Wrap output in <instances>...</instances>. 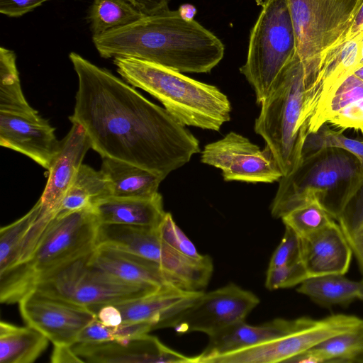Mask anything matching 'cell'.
I'll return each mask as SVG.
<instances>
[{
	"instance_id": "37",
	"label": "cell",
	"mask_w": 363,
	"mask_h": 363,
	"mask_svg": "<svg viewBox=\"0 0 363 363\" xmlns=\"http://www.w3.org/2000/svg\"><path fill=\"white\" fill-rule=\"evenodd\" d=\"M155 230L164 242L184 256L196 260L205 257L206 255L198 252L194 243L176 224L170 213H166Z\"/></svg>"
},
{
	"instance_id": "29",
	"label": "cell",
	"mask_w": 363,
	"mask_h": 363,
	"mask_svg": "<svg viewBox=\"0 0 363 363\" xmlns=\"http://www.w3.org/2000/svg\"><path fill=\"white\" fill-rule=\"evenodd\" d=\"M362 354L363 324L321 342L287 362H359Z\"/></svg>"
},
{
	"instance_id": "25",
	"label": "cell",
	"mask_w": 363,
	"mask_h": 363,
	"mask_svg": "<svg viewBox=\"0 0 363 363\" xmlns=\"http://www.w3.org/2000/svg\"><path fill=\"white\" fill-rule=\"evenodd\" d=\"M100 170L110 182L111 196L118 198L152 197L164 179L146 169L111 157H102Z\"/></svg>"
},
{
	"instance_id": "38",
	"label": "cell",
	"mask_w": 363,
	"mask_h": 363,
	"mask_svg": "<svg viewBox=\"0 0 363 363\" xmlns=\"http://www.w3.org/2000/svg\"><path fill=\"white\" fill-rule=\"evenodd\" d=\"M308 278L301 260L276 267H268L265 287L270 291L286 289L300 284Z\"/></svg>"
},
{
	"instance_id": "48",
	"label": "cell",
	"mask_w": 363,
	"mask_h": 363,
	"mask_svg": "<svg viewBox=\"0 0 363 363\" xmlns=\"http://www.w3.org/2000/svg\"><path fill=\"white\" fill-rule=\"evenodd\" d=\"M359 299L363 302V294L360 296Z\"/></svg>"
},
{
	"instance_id": "30",
	"label": "cell",
	"mask_w": 363,
	"mask_h": 363,
	"mask_svg": "<svg viewBox=\"0 0 363 363\" xmlns=\"http://www.w3.org/2000/svg\"><path fill=\"white\" fill-rule=\"evenodd\" d=\"M143 16L128 0H93L87 18L92 36H98L130 24Z\"/></svg>"
},
{
	"instance_id": "31",
	"label": "cell",
	"mask_w": 363,
	"mask_h": 363,
	"mask_svg": "<svg viewBox=\"0 0 363 363\" xmlns=\"http://www.w3.org/2000/svg\"><path fill=\"white\" fill-rule=\"evenodd\" d=\"M0 111L23 114L38 113L23 95L15 52L2 46L0 48Z\"/></svg>"
},
{
	"instance_id": "20",
	"label": "cell",
	"mask_w": 363,
	"mask_h": 363,
	"mask_svg": "<svg viewBox=\"0 0 363 363\" xmlns=\"http://www.w3.org/2000/svg\"><path fill=\"white\" fill-rule=\"evenodd\" d=\"M89 263L123 281L159 288L176 286L187 290L156 262L108 245H98L91 252Z\"/></svg>"
},
{
	"instance_id": "47",
	"label": "cell",
	"mask_w": 363,
	"mask_h": 363,
	"mask_svg": "<svg viewBox=\"0 0 363 363\" xmlns=\"http://www.w3.org/2000/svg\"><path fill=\"white\" fill-rule=\"evenodd\" d=\"M356 36H360V37L363 38V24H362V25L359 27V28H358V30H357V31L356 34L354 35V36L353 38H354V37H356Z\"/></svg>"
},
{
	"instance_id": "27",
	"label": "cell",
	"mask_w": 363,
	"mask_h": 363,
	"mask_svg": "<svg viewBox=\"0 0 363 363\" xmlns=\"http://www.w3.org/2000/svg\"><path fill=\"white\" fill-rule=\"evenodd\" d=\"M296 291L324 307L347 306L363 294V279L354 281L341 274L309 277Z\"/></svg>"
},
{
	"instance_id": "11",
	"label": "cell",
	"mask_w": 363,
	"mask_h": 363,
	"mask_svg": "<svg viewBox=\"0 0 363 363\" xmlns=\"http://www.w3.org/2000/svg\"><path fill=\"white\" fill-rule=\"evenodd\" d=\"M363 319L347 314H333L321 319L297 318L287 333L259 345L222 354L208 363H274L287 362L335 335L352 330Z\"/></svg>"
},
{
	"instance_id": "35",
	"label": "cell",
	"mask_w": 363,
	"mask_h": 363,
	"mask_svg": "<svg viewBox=\"0 0 363 363\" xmlns=\"http://www.w3.org/2000/svg\"><path fill=\"white\" fill-rule=\"evenodd\" d=\"M328 148L347 151L358 159L363 167V140L347 138L342 133V130L337 131L330 129L325 123L316 132L307 135L303 147L302 157Z\"/></svg>"
},
{
	"instance_id": "28",
	"label": "cell",
	"mask_w": 363,
	"mask_h": 363,
	"mask_svg": "<svg viewBox=\"0 0 363 363\" xmlns=\"http://www.w3.org/2000/svg\"><path fill=\"white\" fill-rule=\"evenodd\" d=\"M111 196L106 176L101 170L82 164L55 213H66L92 207Z\"/></svg>"
},
{
	"instance_id": "9",
	"label": "cell",
	"mask_w": 363,
	"mask_h": 363,
	"mask_svg": "<svg viewBox=\"0 0 363 363\" xmlns=\"http://www.w3.org/2000/svg\"><path fill=\"white\" fill-rule=\"evenodd\" d=\"M90 254L42 278L33 290L89 308L133 300L161 289L131 284L113 277L89 263Z\"/></svg>"
},
{
	"instance_id": "3",
	"label": "cell",
	"mask_w": 363,
	"mask_h": 363,
	"mask_svg": "<svg viewBox=\"0 0 363 363\" xmlns=\"http://www.w3.org/2000/svg\"><path fill=\"white\" fill-rule=\"evenodd\" d=\"M113 63L118 73L128 83L159 100L185 126L218 131L230 120V102L213 85L134 57H114Z\"/></svg>"
},
{
	"instance_id": "15",
	"label": "cell",
	"mask_w": 363,
	"mask_h": 363,
	"mask_svg": "<svg viewBox=\"0 0 363 363\" xmlns=\"http://www.w3.org/2000/svg\"><path fill=\"white\" fill-rule=\"evenodd\" d=\"M72 347L84 362L193 363V357L168 347L148 333L122 341L77 342Z\"/></svg>"
},
{
	"instance_id": "10",
	"label": "cell",
	"mask_w": 363,
	"mask_h": 363,
	"mask_svg": "<svg viewBox=\"0 0 363 363\" xmlns=\"http://www.w3.org/2000/svg\"><path fill=\"white\" fill-rule=\"evenodd\" d=\"M98 245H108L155 262L184 288L190 291H203L213 271L210 256L206 255L201 260L184 256L164 242L155 229L99 224Z\"/></svg>"
},
{
	"instance_id": "46",
	"label": "cell",
	"mask_w": 363,
	"mask_h": 363,
	"mask_svg": "<svg viewBox=\"0 0 363 363\" xmlns=\"http://www.w3.org/2000/svg\"><path fill=\"white\" fill-rule=\"evenodd\" d=\"M363 24V0H361V4L358 9L356 17L350 28V33L346 40L352 39L356 34L359 27Z\"/></svg>"
},
{
	"instance_id": "2",
	"label": "cell",
	"mask_w": 363,
	"mask_h": 363,
	"mask_svg": "<svg viewBox=\"0 0 363 363\" xmlns=\"http://www.w3.org/2000/svg\"><path fill=\"white\" fill-rule=\"evenodd\" d=\"M93 43L104 58L134 57L179 72H210L223 59L225 47L211 31L179 11L145 15L98 36Z\"/></svg>"
},
{
	"instance_id": "34",
	"label": "cell",
	"mask_w": 363,
	"mask_h": 363,
	"mask_svg": "<svg viewBox=\"0 0 363 363\" xmlns=\"http://www.w3.org/2000/svg\"><path fill=\"white\" fill-rule=\"evenodd\" d=\"M363 98V81L350 74L322 104L308 126V135L316 132L328 118L346 106Z\"/></svg>"
},
{
	"instance_id": "24",
	"label": "cell",
	"mask_w": 363,
	"mask_h": 363,
	"mask_svg": "<svg viewBox=\"0 0 363 363\" xmlns=\"http://www.w3.org/2000/svg\"><path fill=\"white\" fill-rule=\"evenodd\" d=\"M100 224H118L156 229L167 212L158 192L150 198L110 196L93 206Z\"/></svg>"
},
{
	"instance_id": "13",
	"label": "cell",
	"mask_w": 363,
	"mask_h": 363,
	"mask_svg": "<svg viewBox=\"0 0 363 363\" xmlns=\"http://www.w3.org/2000/svg\"><path fill=\"white\" fill-rule=\"evenodd\" d=\"M201 160L220 169L227 182L272 183L279 182L284 176L267 145L261 150L247 138L233 131L206 145Z\"/></svg>"
},
{
	"instance_id": "22",
	"label": "cell",
	"mask_w": 363,
	"mask_h": 363,
	"mask_svg": "<svg viewBox=\"0 0 363 363\" xmlns=\"http://www.w3.org/2000/svg\"><path fill=\"white\" fill-rule=\"evenodd\" d=\"M203 292L165 286L146 296L113 304L121 313L123 323L150 321L156 330L192 304Z\"/></svg>"
},
{
	"instance_id": "33",
	"label": "cell",
	"mask_w": 363,
	"mask_h": 363,
	"mask_svg": "<svg viewBox=\"0 0 363 363\" xmlns=\"http://www.w3.org/2000/svg\"><path fill=\"white\" fill-rule=\"evenodd\" d=\"M281 220L284 225L291 228L299 238L307 237L336 221L335 215L318 199L293 209Z\"/></svg>"
},
{
	"instance_id": "19",
	"label": "cell",
	"mask_w": 363,
	"mask_h": 363,
	"mask_svg": "<svg viewBox=\"0 0 363 363\" xmlns=\"http://www.w3.org/2000/svg\"><path fill=\"white\" fill-rule=\"evenodd\" d=\"M301 239V261L308 278L345 274L353 252L337 221Z\"/></svg>"
},
{
	"instance_id": "8",
	"label": "cell",
	"mask_w": 363,
	"mask_h": 363,
	"mask_svg": "<svg viewBox=\"0 0 363 363\" xmlns=\"http://www.w3.org/2000/svg\"><path fill=\"white\" fill-rule=\"evenodd\" d=\"M294 28L296 54L318 68L323 55L345 42L361 0H287Z\"/></svg>"
},
{
	"instance_id": "39",
	"label": "cell",
	"mask_w": 363,
	"mask_h": 363,
	"mask_svg": "<svg viewBox=\"0 0 363 363\" xmlns=\"http://www.w3.org/2000/svg\"><path fill=\"white\" fill-rule=\"evenodd\" d=\"M301 260V239L290 228L285 226L281 242L272 254L269 267H280Z\"/></svg>"
},
{
	"instance_id": "45",
	"label": "cell",
	"mask_w": 363,
	"mask_h": 363,
	"mask_svg": "<svg viewBox=\"0 0 363 363\" xmlns=\"http://www.w3.org/2000/svg\"><path fill=\"white\" fill-rule=\"evenodd\" d=\"M353 255L363 272V230L359 233L350 242Z\"/></svg>"
},
{
	"instance_id": "26",
	"label": "cell",
	"mask_w": 363,
	"mask_h": 363,
	"mask_svg": "<svg viewBox=\"0 0 363 363\" xmlns=\"http://www.w3.org/2000/svg\"><path fill=\"white\" fill-rule=\"evenodd\" d=\"M49 340L39 330L0 322V362L32 363L47 348Z\"/></svg>"
},
{
	"instance_id": "16",
	"label": "cell",
	"mask_w": 363,
	"mask_h": 363,
	"mask_svg": "<svg viewBox=\"0 0 363 363\" xmlns=\"http://www.w3.org/2000/svg\"><path fill=\"white\" fill-rule=\"evenodd\" d=\"M60 143L52 128L38 113L0 111V145L30 157L48 169Z\"/></svg>"
},
{
	"instance_id": "5",
	"label": "cell",
	"mask_w": 363,
	"mask_h": 363,
	"mask_svg": "<svg viewBox=\"0 0 363 363\" xmlns=\"http://www.w3.org/2000/svg\"><path fill=\"white\" fill-rule=\"evenodd\" d=\"M315 72L297 54L285 67L268 96L261 103L255 131L272 150L284 176L301 164L307 130L302 116L306 91Z\"/></svg>"
},
{
	"instance_id": "41",
	"label": "cell",
	"mask_w": 363,
	"mask_h": 363,
	"mask_svg": "<svg viewBox=\"0 0 363 363\" xmlns=\"http://www.w3.org/2000/svg\"><path fill=\"white\" fill-rule=\"evenodd\" d=\"M50 0H0V13L9 17H20Z\"/></svg>"
},
{
	"instance_id": "43",
	"label": "cell",
	"mask_w": 363,
	"mask_h": 363,
	"mask_svg": "<svg viewBox=\"0 0 363 363\" xmlns=\"http://www.w3.org/2000/svg\"><path fill=\"white\" fill-rule=\"evenodd\" d=\"M50 357L52 363H84L70 345H54Z\"/></svg>"
},
{
	"instance_id": "7",
	"label": "cell",
	"mask_w": 363,
	"mask_h": 363,
	"mask_svg": "<svg viewBox=\"0 0 363 363\" xmlns=\"http://www.w3.org/2000/svg\"><path fill=\"white\" fill-rule=\"evenodd\" d=\"M358 159L341 149H325L302 157L299 167L283 176L271 204V214L281 218L293 209L318 199L324 204L335 190L347 189L361 172Z\"/></svg>"
},
{
	"instance_id": "32",
	"label": "cell",
	"mask_w": 363,
	"mask_h": 363,
	"mask_svg": "<svg viewBox=\"0 0 363 363\" xmlns=\"http://www.w3.org/2000/svg\"><path fill=\"white\" fill-rule=\"evenodd\" d=\"M335 216L349 242L363 230V168L343 193Z\"/></svg>"
},
{
	"instance_id": "12",
	"label": "cell",
	"mask_w": 363,
	"mask_h": 363,
	"mask_svg": "<svg viewBox=\"0 0 363 363\" xmlns=\"http://www.w3.org/2000/svg\"><path fill=\"white\" fill-rule=\"evenodd\" d=\"M259 303L252 291L233 283L205 293L192 304L165 321L161 328H173L178 333L201 332L208 336L245 321Z\"/></svg>"
},
{
	"instance_id": "1",
	"label": "cell",
	"mask_w": 363,
	"mask_h": 363,
	"mask_svg": "<svg viewBox=\"0 0 363 363\" xmlns=\"http://www.w3.org/2000/svg\"><path fill=\"white\" fill-rule=\"evenodd\" d=\"M78 79L74 113L101 157L124 161L164 179L200 152L199 143L164 108L79 54L69 55Z\"/></svg>"
},
{
	"instance_id": "40",
	"label": "cell",
	"mask_w": 363,
	"mask_h": 363,
	"mask_svg": "<svg viewBox=\"0 0 363 363\" xmlns=\"http://www.w3.org/2000/svg\"><path fill=\"white\" fill-rule=\"evenodd\" d=\"M327 123L342 130L352 129L363 133V98L332 115Z\"/></svg>"
},
{
	"instance_id": "14",
	"label": "cell",
	"mask_w": 363,
	"mask_h": 363,
	"mask_svg": "<svg viewBox=\"0 0 363 363\" xmlns=\"http://www.w3.org/2000/svg\"><path fill=\"white\" fill-rule=\"evenodd\" d=\"M27 325L41 332L53 345L72 346L83 329L96 318L88 307L33 290L18 302Z\"/></svg>"
},
{
	"instance_id": "49",
	"label": "cell",
	"mask_w": 363,
	"mask_h": 363,
	"mask_svg": "<svg viewBox=\"0 0 363 363\" xmlns=\"http://www.w3.org/2000/svg\"><path fill=\"white\" fill-rule=\"evenodd\" d=\"M359 362H363V354L362 355Z\"/></svg>"
},
{
	"instance_id": "23",
	"label": "cell",
	"mask_w": 363,
	"mask_h": 363,
	"mask_svg": "<svg viewBox=\"0 0 363 363\" xmlns=\"http://www.w3.org/2000/svg\"><path fill=\"white\" fill-rule=\"evenodd\" d=\"M55 216L43 211L40 200L23 217L0 230V273L29 258Z\"/></svg>"
},
{
	"instance_id": "6",
	"label": "cell",
	"mask_w": 363,
	"mask_h": 363,
	"mask_svg": "<svg viewBox=\"0 0 363 363\" xmlns=\"http://www.w3.org/2000/svg\"><path fill=\"white\" fill-rule=\"evenodd\" d=\"M296 54V36L287 0H265L250 32L246 62L240 68L253 87L257 104L268 96Z\"/></svg>"
},
{
	"instance_id": "44",
	"label": "cell",
	"mask_w": 363,
	"mask_h": 363,
	"mask_svg": "<svg viewBox=\"0 0 363 363\" xmlns=\"http://www.w3.org/2000/svg\"><path fill=\"white\" fill-rule=\"evenodd\" d=\"M145 15H153L169 9L171 0H128Z\"/></svg>"
},
{
	"instance_id": "17",
	"label": "cell",
	"mask_w": 363,
	"mask_h": 363,
	"mask_svg": "<svg viewBox=\"0 0 363 363\" xmlns=\"http://www.w3.org/2000/svg\"><path fill=\"white\" fill-rule=\"evenodd\" d=\"M362 43V38L356 36L330 49L322 57L316 75L306 91L302 124L307 132L326 99L358 67Z\"/></svg>"
},
{
	"instance_id": "4",
	"label": "cell",
	"mask_w": 363,
	"mask_h": 363,
	"mask_svg": "<svg viewBox=\"0 0 363 363\" xmlns=\"http://www.w3.org/2000/svg\"><path fill=\"white\" fill-rule=\"evenodd\" d=\"M99 224L93 206L55 213L29 258L0 273L1 303H18L42 278L94 251Z\"/></svg>"
},
{
	"instance_id": "36",
	"label": "cell",
	"mask_w": 363,
	"mask_h": 363,
	"mask_svg": "<svg viewBox=\"0 0 363 363\" xmlns=\"http://www.w3.org/2000/svg\"><path fill=\"white\" fill-rule=\"evenodd\" d=\"M153 328L154 323L150 321L107 326L96 318L80 333L77 342L122 341L148 333Z\"/></svg>"
},
{
	"instance_id": "42",
	"label": "cell",
	"mask_w": 363,
	"mask_h": 363,
	"mask_svg": "<svg viewBox=\"0 0 363 363\" xmlns=\"http://www.w3.org/2000/svg\"><path fill=\"white\" fill-rule=\"evenodd\" d=\"M96 318L107 326H116L123 323V318L118 308L113 303H104L89 306Z\"/></svg>"
},
{
	"instance_id": "21",
	"label": "cell",
	"mask_w": 363,
	"mask_h": 363,
	"mask_svg": "<svg viewBox=\"0 0 363 363\" xmlns=\"http://www.w3.org/2000/svg\"><path fill=\"white\" fill-rule=\"evenodd\" d=\"M296 322L297 318H276L259 325L237 323L208 336L206 348L193 356V363H208L213 357L277 338L292 330Z\"/></svg>"
},
{
	"instance_id": "18",
	"label": "cell",
	"mask_w": 363,
	"mask_h": 363,
	"mask_svg": "<svg viewBox=\"0 0 363 363\" xmlns=\"http://www.w3.org/2000/svg\"><path fill=\"white\" fill-rule=\"evenodd\" d=\"M89 148L91 143L84 129L72 123L48 169V179L39 199L45 212L55 213Z\"/></svg>"
}]
</instances>
